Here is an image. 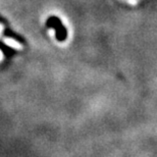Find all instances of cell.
<instances>
[{"label": "cell", "instance_id": "1", "mask_svg": "<svg viewBox=\"0 0 157 157\" xmlns=\"http://www.w3.org/2000/svg\"><path fill=\"white\" fill-rule=\"evenodd\" d=\"M47 25L49 26V28L55 29L56 38H57L58 41H64L67 39V29H65V27H63V25L61 24V21L58 17H52L49 20L48 23H47Z\"/></svg>", "mask_w": 157, "mask_h": 157}]
</instances>
